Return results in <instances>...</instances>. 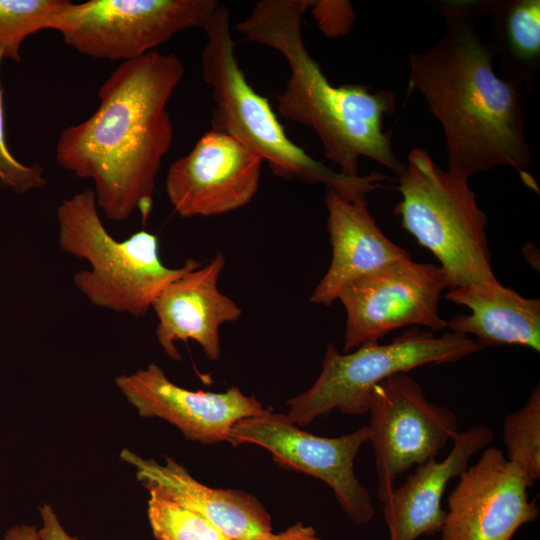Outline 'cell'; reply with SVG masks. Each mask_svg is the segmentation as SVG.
I'll list each match as a JSON object with an SVG mask.
<instances>
[{"label": "cell", "instance_id": "cell-8", "mask_svg": "<svg viewBox=\"0 0 540 540\" xmlns=\"http://www.w3.org/2000/svg\"><path fill=\"white\" fill-rule=\"evenodd\" d=\"M216 0L66 1L47 29L79 53L98 59H137L175 34L203 28Z\"/></svg>", "mask_w": 540, "mask_h": 540}, {"label": "cell", "instance_id": "cell-28", "mask_svg": "<svg viewBox=\"0 0 540 540\" xmlns=\"http://www.w3.org/2000/svg\"><path fill=\"white\" fill-rule=\"evenodd\" d=\"M4 540H42V538L34 526L20 524L8 529Z\"/></svg>", "mask_w": 540, "mask_h": 540}, {"label": "cell", "instance_id": "cell-26", "mask_svg": "<svg viewBox=\"0 0 540 540\" xmlns=\"http://www.w3.org/2000/svg\"><path fill=\"white\" fill-rule=\"evenodd\" d=\"M40 516L42 526L39 534L42 540H77V537L66 532L52 506L43 505L40 508Z\"/></svg>", "mask_w": 540, "mask_h": 540}, {"label": "cell", "instance_id": "cell-15", "mask_svg": "<svg viewBox=\"0 0 540 540\" xmlns=\"http://www.w3.org/2000/svg\"><path fill=\"white\" fill-rule=\"evenodd\" d=\"M224 265V255L218 252L205 265L170 283L154 301L156 337L172 360L181 359L175 343L187 340L197 342L208 359H219V327L242 314L236 302L218 289Z\"/></svg>", "mask_w": 540, "mask_h": 540}, {"label": "cell", "instance_id": "cell-24", "mask_svg": "<svg viewBox=\"0 0 540 540\" xmlns=\"http://www.w3.org/2000/svg\"><path fill=\"white\" fill-rule=\"evenodd\" d=\"M4 59L0 48V64ZM0 183L12 191L22 194L41 189L47 184L43 167L39 164L25 165L11 153L5 134L3 90L0 83Z\"/></svg>", "mask_w": 540, "mask_h": 540}, {"label": "cell", "instance_id": "cell-21", "mask_svg": "<svg viewBox=\"0 0 540 540\" xmlns=\"http://www.w3.org/2000/svg\"><path fill=\"white\" fill-rule=\"evenodd\" d=\"M502 439L507 448V460L520 470L532 487L540 478L539 385L520 409L505 416Z\"/></svg>", "mask_w": 540, "mask_h": 540}, {"label": "cell", "instance_id": "cell-17", "mask_svg": "<svg viewBox=\"0 0 540 540\" xmlns=\"http://www.w3.org/2000/svg\"><path fill=\"white\" fill-rule=\"evenodd\" d=\"M492 441L493 432L485 424L460 431L443 460L418 465L403 484L395 487L382 503L389 540H416L439 534L446 515L441 504L448 483L458 478L472 456Z\"/></svg>", "mask_w": 540, "mask_h": 540}, {"label": "cell", "instance_id": "cell-10", "mask_svg": "<svg viewBox=\"0 0 540 540\" xmlns=\"http://www.w3.org/2000/svg\"><path fill=\"white\" fill-rule=\"evenodd\" d=\"M368 440L366 426L339 437H322L300 429L285 414L269 408L236 422L227 442L258 445L283 468L322 480L350 521L364 525L372 520L375 510L369 491L355 474L354 460Z\"/></svg>", "mask_w": 540, "mask_h": 540}, {"label": "cell", "instance_id": "cell-1", "mask_svg": "<svg viewBox=\"0 0 540 540\" xmlns=\"http://www.w3.org/2000/svg\"><path fill=\"white\" fill-rule=\"evenodd\" d=\"M183 76V63L172 53L151 51L122 62L100 86L96 111L61 132L58 164L93 181L107 219L125 221L136 211L147 219L173 139L166 106Z\"/></svg>", "mask_w": 540, "mask_h": 540}, {"label": "cell", "instance_id": "cell-5", "mask_svg": "<svg viewBox=\"0 0 540 540\" xmlns=\"http://www.w3.org/2000/svg\"><path fill=\"white\" fill-rule=\"evenodd\" d=\"M56 215L60 249L90 265L74 275L73 283L97 307L144 316L170 283L202 265L189 259L179 268L165 266L158 237L146 230L122 241L113 238L100 218L93 189L64 199Z\"/></svg>", "mask_w": 540, "mask_h": 540}, {"label": "cell", "instance_id": "cell-13", "mask_svg": "<svg viewBox=\"0 0 540 540\" xmlns=\"http://www.w3.org/2000/svg\"><path fill=\"white\" fill-rule=\"evenodd\" d=\"M263 162L235 138L211 129L169 167L168 200L184 218L236 210L255 196Z\"/></svg>", "mask_w": 540, "mask_h": 540}, {"label": "cell", "instance_id": "cell-9", "mask_svg": "<svg viewBox=\"0 0 540 540\" xmlns=\"http://www.w3.org/2000/svg\"><path fill=\"white\" fill-rule=\"evenodd\" d=\"M369 440L375 452L377 494L384 503L399 475L436 459L460 432L451 409L430 402L420 384L396 373L376 385L368 412Z\"/></svg>", "mask_w": 540, "mask_h": 540}, {"label": "cell", "instance_id": "cell-23", "mask_svg": "<svg viewBox=\"0 0 540 540\" xmlns=\"http://www.w3.org/2000/svg\"><path fill=\"white\" fill-rule=\"evenodd\" d=\"M67 0H0V48L4 59L20 62L24 40L43 29Z\"/></svg>", "mask_w": 540, "mask_h": 540}, {"label": "cell", "instance_id": "cell-6", "mask_svg": "<svg viewBox=\"0 0 540 540\" xmlns=\"http://www.w3.org/2000/svg\"><path fill=\"white\" fill-rule=\"evenodd\" d=\"M468 180L440 168L421 148L409 152L398 174L402 199L394 213L417 243L438 259L449 289L498 281L485 232L487 218Z\"/></svg>", "mask_w": 540, "mask_h": 540}, {"label": "cell", "instance_id": "cell-11", "mask_svg": "<svg viewBox=\"0 0 540 540\" xmlns=\"http://www.w3.org/2000/svg\"><path fill=\"white\" fill-rule=\"evenodd\" d=\"M445 288L448 279L440 266L412 259L392 262L349 284L337 299L347 316L344 353L406 326L422 325L432 332L447 328L438 306Z\"/></svg>", "mask_w": 540, "mask_h": 540}, {"label": "cell", "instance_id": "cell-22", "mask_svg": "<svg viewBox=\"0 0 540 540\" xmlns=\"http://www.w3.org/2000/svg\"><path fill=\"white\" fill-rule=\"evenodd\" d=\"M149 491L148 519L157 540H229L201 514L157 487Z\"/></svg>", "mask_w": 540, "mask_h": 540}, {"label": "cell", "instance_id": "cell-16", "mask_svg": "<svg viewBox=\"0 0 540 540\" xmlns=\"http://www.w3.org/2000/svg\"><path fill=\"white\" fill-rule=\"evenodd\" d=\"M327 229L332 247L328 270L310 301L330 306L349 284L399 260L411 259L378 227L365 197L348 200L326 189Z\"/></svg>", "mask_w": 540, "mask_h": 540}, {"label": "cell", "instance_id": "cell-7", "mask_svg": "<svg viewBox=\"0 0 540 540\" xmlns=\"http://www.w3.org/2000/svg\"><path fill=\"white\" fill-rule=\"evenodd\" d=\"M483 349L467 335L450 331L435 336L417 327L389 343L367 342L346 353L329 343L318 378L308 390L286 402L289 410L285 415L297 426H307L333 410L365 415L374 387L387 377L424 365L456 362Z\"/></svg>", "mask_w": 540, "mask_h": 540}, {"label": "cell", "instance_id": "cell-14", "mask_svg": "<svg viewBox=\"0 0 540 540\" xmlns=\"http://www.w3.org/2000/svg\"><path fill=\"white\" fill-rule=\"evenodd\" d=\"M115 382L140 416L164 419L187 439L203 444L227 441L236 422L269 409L238 387L220 393L180 387L154 363Z\"/></svg>", "mask_w": 540, "mask_h": 540}, {"label": "cell", "instance_id": "cell-3", "mask_svg": "<svg viewBox=\"0 0 540 540\" xmlns=\"http://www.w3.org/2000/svg\"><path fill=\"white\" fill-rule=\"evenodd\" d=\"M311 1L262 0L236 24L245 39L278 51L289 65L290 75L277 96L279 114L311 128L325 157L345 176H360V157L400 174L405 164L393 151L391 134L383 130L384 117L395 112L394 94L329 82L303 40L302 16Z\"/></svg>", "mask_w": 540, "mask_h": 540}, {"label": "cell", "instance_id": "cell-27", "mask_svg": "<svg viewBox=\"0 0 540 540\" xmlns=\"http://www.w3.org/2000/svg\"><path fill=\"white\" fill-rule=\"evenodd\" d=\"M251 540H321V538L312 526L297 522L278 534L271 532Z\"/></svg>", "mask_w": 540, "mask_h": 540}, {"label": "cell", "instance_id": "cell-2", "mask_svg": "<svg viewBox=\"0 0 540 540\" xmlns=\"http://www.w3.org/2000/svg\"><path fill=\"white\" fill-rule=\"evenodd\" d=\"M445 27L438 42L409 57V88L419 91L445 136L448 170L470 178L498 166L521 175L532 161L524 129L523 85L498 76L494 53L475 20L488 2L437 5Z\"/></svg>", "mask_w": 540, "mask_h": 540}, {"label": "cell", "instance_id": "cell-25", "mask_svg": "<svg viewBox=\"0 0 540 540\" xmlns=\"http://www.w3.org/2000/svg\"><path fill=\"white\" fill-rule=\"evenodd\" d=\"M319 26L327 37L345 35L354 22L352 5L341 0H312L310 8Z\"/></svg>", "mask_w": 540, "mask_h": 540}, {"label": "cell", "instance_id": "cell-20", "mask_svg": "<svg viewBox=\"0 0 540 540\" xmlns=\"http://www.w3.org/2000/svg\"><path fill=\"white\" fill-rule=\"evenodd\" d=\"M494 55L501 60L503 78L526 86L540 65V1H490Z\"/></svg>", "mask_w": 540, "mask_h": 540}, {"label": "cell", "instance_id": "cell-12", "mask_svg": "<svg viewBox=\"0 0 540 540\" xmlns=\"http://www.w3.org/2000/svg\"><path fill=\"white\" fill-rule=\"evenodd\" d=\"M520 470L502 450L487 447L458 477L447 498L441 540H511L537 519L539 507Z\"/></svg>", "mask_w": 540, "mask_h": 540}, {"label": "cell", "instance_id": "cell-4", "mask_svg": "<svg viewBox=\"0 0 540 540\" xmlns=\"http://www.w3.org/2000/svg\"><path fill=\"white\" fill-rule=\"evenodd\" d=\"M202 76L212 90V130L225 133L266 161L286 180L321 183L348 200L366 196L384 178L378 173L348 177L315 160L288 138L268 100L247 82L234 53L230 12L219 4L202 28Z\"/></svg>", "mask_w": 540, "mask_h": 540}, {"label": "cell", "instance_id": "cell-18", "mask_svg": "<svg viewBox=\"0 0 540 540\" xmlns=\"http://www.w3.org/2000/svg\"><path fill=\"white\" fill-rule=\"evenodd\" d=\"M120 457L133 466L146 488L157 487L181 505L201 514L229 540H251L272 532L271 516L253 495L208 487L170 457L160 464L129 449Z\"/></svg>", "mask_w": 540, "mask_h": 540}, {"label": "cell", "instance_id": "cell-19", "mask_svg": "<svg viewBox=\"0 0 540 540\" xmlns=\"http://www.w3.org/2000/svg\"><path fill=\"white\" fill-rule=\"evenodd\" d=\"M445 298L470 309L447 323L451 332L472 334L483 346L519 345L540 351V301L499 281L450 288Z\"/></svg>", "mask_w": 540, "mask_h": 540}]
</instances>
